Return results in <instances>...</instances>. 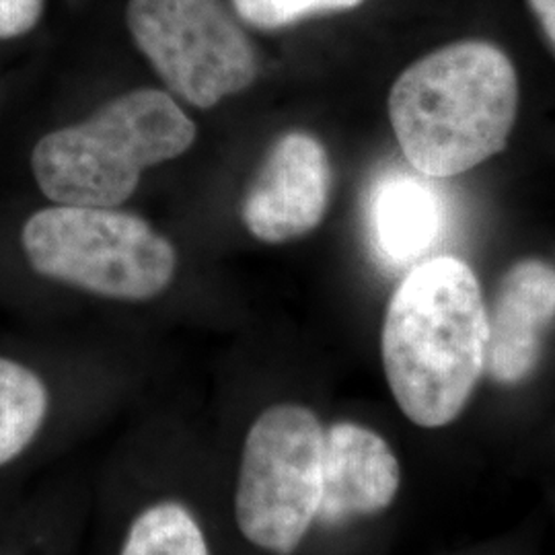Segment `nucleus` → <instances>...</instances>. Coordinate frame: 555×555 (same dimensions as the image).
I'll return each mask as SVG.
<instances>
[{"label":"nucleus","mask_w":555,"mask_h":555,"mask_svg":"<svg viewBox=\"0 0 555 555\" xmlns=\"http://www.w3.org/2000/svg\"><path fill=\"white\" fill-rule=\"evenodd\" d=\"M325 428L313 410L276 403L249 426L235 486V520L247 543L295 554L318 522Z\"/></svg>","instance_id":"nucleus-5"},{"label":"nucleus","mask_w":555,"mask_h":555,"mask_svg":"<svg viewBox=\"0 0 555 555\" xmlns=\"http://www.w3.org/2000/svg\"><path fill=\"white\" fill-rule=\"evenodd\" d=\"M399 486V461L378 433L354 422H337L325 430L319 522L377 515L391 506Z\"/></svg>","instance_id":"nucleus-9"},{"label":"nucleus","mask_w":555,"mask_h":555,"mask_svg":"<svg viewBox=\"0 0 555 555\" xmlns=\"http://www.w3.org/2000/svg\"><path fill=\"white\" fill-rule=\"evenodd\" d=\"M518 114L515 64L490 41L442 46L393 82L389 119L420 176L453 178L508 144Z\"/></svg>","instance_id":"nucleus-2"},{"label":"nucleus","mask_w":555,"mask_h":555,"mask_svg":"<svg viewBox=\"0 0 555 555\" xmlns=\"http://www.w3.org/2000/svg\"><path fill=\"white\" fill-rule=\"evenodd\" d=\"M118 555H210V547L185 504L159 500L134 516Z\"/></svg>","instance_id":"nucleus-12"},{"label":"nucleus","mask_w":555,"mask_h":555,"mask_svg":"<svg viewBox=\"0 0 555 555\" xmlns=\"http://www.w3.org/2000/svg\"><path fill=\"white\" fill-rule=\"evenodd\" d=\"M527 4L539 21L543 36L555 50V0H527Z\"/></svg>","instance_id":"nucleus-15"},{"label":"nucleus","mask_w":555,"mask_h":555,"mask_svg":"<svg viewBox=\"0 0 555 555\" xmlns=\"http://www.w3.org/2000/svg\"><path fill=\"white\" fill-rule=\"evenodd\" d=\"M196 134L169 93L137 89L38 140L31 171L54 204L116 208L137 192L144 169L178 159Z\"/></svg>","instance_id":"nucleus-3"},{"label":"nucleus","mask_w":555,"mask_h":555,"mask_svg":"<svg viewBox=\"0 0 555 555\" xmlns=\"http://www.w3.org/2000/svg\"><path fill=\"white\" fill-rule=\"evenodd\" d=\"M369 231L378 258L389 266L414 263L442 231L437 192L416 176L401 171L378 178L369 198Z\"/></svg>","instance_id":"nucleus-10"},{"label":"nucleus","mask_w":555,"mask_h":555,"mask_svg":"<svg viewBox=\"0 0 555 555\" xmlns=\"http://www.w3.org/2000/svg\"><path fill=\"white\" fill-rule=\"evenodd\" d=\"M50 393L36 371L0 357V467L20 459L40 435Z\"/></svg>","instance_id":"nucleus-11"},{"label":"nucleus","mask_w":555,"mask_h":555,"mask_svg":"<svg viewBox=\"0 0 555 555\" xmlns=\"http://www.w3.org/2000/svg\"><path fill=\"white\" fill-rule=\"evenodd\" d=\"M488 315L461 259L416 266L389 298L380 334L385 377L401 412L422 428L455 420L486 371Z\"/></svg>","instance_id":"nucleus-1"},{"label":"nucleus","mask_w":555,"mask_h":555,"mask_svg":"<svg viewBox=\"0 0 555 555\" xmlns=\"http://www.w3.org/2000/svg\"><path fill=\"white\" fill-rule=\"evenodd\" d=\"M364 0H233L238 15L259 29H280L297 21L357 9Z\"/></svg>","instance_id":"nucleus-13"},{"label":"nucleus","mask_w":555,"mask_h":555,"mask_svg":"<svg viewBox=\"0 0 555 555\" xmlns=\"http://www.w3.org/2000/svg\"><path fill=\"white\" fill-rule=\"evenodd\" d=\"M126 23L137 48L185 103L208 109L258 79L256 50L219 0H130Z\"/></svg>","instance_id":"nucleus-6"},{"label":"nucleus","mask_w":555,"mask_h":555,"mask_svg":"<svg viewBox=\"0 0 555 555\" xmlns=\"http://www.w3.org/2000/svg\"><path fill=\"white\" fill-rule=\"evenodd\" d=\"M332 163L309 132H286L268 149L241 202L245 229L261 243L309 235L327 212Z\"/></svg>","instance_id":"nucleus-7"},{"label":"nucleus","mask_w":555,"mask_h":555,"mask_svg":"<svg viewBox=\"0 0 555 555\" xmlns=\"http://www.w3.org/2000/svg\"><path fill=\"white\" fill-rule=\"evenodd\" d=\"M488 315L486 371L500 383L529 377L541 337L555 319V268L541 259L515 263L498 284Z\"/></svg>","instance_id":"nucleus-8"},{"label":"nucleus","mask_w":555,"mask_h":555,"mask_svg":"<svg viewBox=\"0 0 555 555\" xmlns=\"http://www.w3.org/2000/svg\"><path fill=\"white\" fill-rule=\"evenodd\" d=\"M21 245L36 274L116 300L159 297L178 270L176 247L116 208H43L25 220Z\"/></svg>","instance_id":"nucleus-4"},{"label":"nucleus","mask_w":555,"mask_h":555,"mask_svg":"<svg viewBox=\"0 0 555 555\" xmlns=\"http://www.w3.org/2000/svg\"><path fill=\"white\" fill-rule=\"evenodd\" d=\"M43 0H0V40L31 31L41 17Z\"/></svg>","instance_id":"nucleus-14"}]
</instances>
